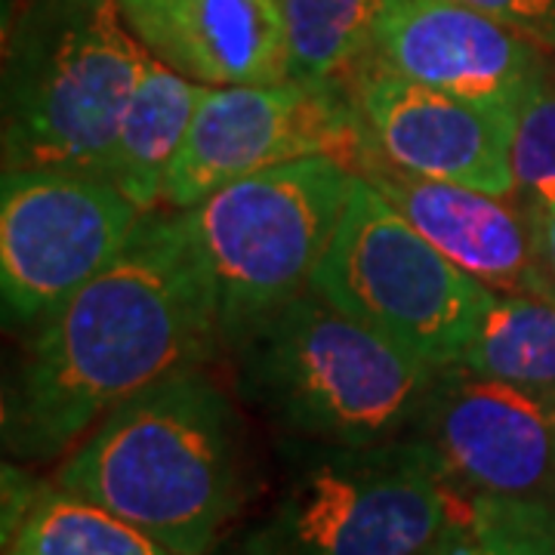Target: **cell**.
I'll list each match as a JSON object with an SVG mask.
<instances>
[{
	"instance_id": "obj_6",
	"label": "cell",
	"mask_w": 555,
	"mask_h": 555,
	"mask_svg": "<svg viewBox=\"0 0 555 555\" xmlns=\"http://www.w3.org/2000/svg\"><path fill=\"white\" fill-rule=\"evenodd\" d=\"M438 456L416 436L312 444L269 525L275 555H429L460 509Z\"/></svg>"
},
{
	"instance_id": "obj_10",
	"label": "cell",
	"mask_w": 555,
	"mask_h": 555,
	"mask_svg": "<svg viewBox=\"0 0 555 555\" xmlns=\"http://www.w3.org/2000/svg\"><path fill=\"white\" fill-rule=\"evenodd\" d=\"M408 436L429 444L463 500L555 506V392L444 364Z\"/></svg>"
},
{
	"instance_id": "obj_16",
	"label": "cell",
	"mask_w": 555,
	"mask_h": 555,
	"mask_svg": "<svg viewBox=\"0 0 555 555\" xmlns=\"http://www.w3.org/2000/svg\"><path fill=\"white\" fill-rule=\"evenodd\" d=\"M456 364L525 389L555 392V299L491 291Z\"/></svg>"
},
{
	"instance_id": "obj_2",
	"label": "cell",
	"mask_w": 555,
	"mask_h": 555,
	"mask_svg": "<svg viewBox=\"0 0 555 555\" xmlns=\"http://www.w3.org/2000/svg\"><path fill=\"white\" fill-rule=\"evenodd\" d=\"M56 485L133 521L179 555H204L244 496L238 408L204 367L179 371L102 416Z\"/></svg>"
},
{
	"instance_id": "obj_17",
	"label": "cell",
	"mask_w": 555,
	"mask_h": 555,
	"mask_svg": "<svg viewBox=\"0 0 555 555\" xmlns=\"http://www.w3.org/2000/svg\"><path fill=\"white\" fill-rule=\"evenodd\" d=\"M287 35L291 80L346 87L371 56L386 0H275Z\"/></svg>"
},
{
	"instance_id": "obj_4",
	"label": "cell",
	"mask_w": 555,
	"mask_h": 555,
	"mask_svg": "<svg viewBox=\"0 0 555 555\" xmlns=\"http://www.w3.org/2000/svg\"><path fill=\"white\" fill-rule=\"evenodd\" d=\"M145 62L118 0H25L3 47V170L102 177Z\"/></svg>"
},
{
	"instance_id": "obj_12",
	"label": "cell",
	"mask_w": 555,
	"mask_h": 555,
	"mask_svg": "<svg viewBox=\"0 0 555 555\" xmlns=\"http://www.w3.org/2000/svg\"><path fill=\"white\" fill-rule=\"evenodd\" d=\"M364 62L451 96L516 112L553 75L543 47L463 0H386Z\"/></svg>"
},
{
	"instance_id": "obj_22",
	"label": "cell",
	"mask_w": 555,
	"mask_h": 555,
	"mask_svg": "<svg viewBox=\"0 0 555 555\" xmlns=\"http://www.w3.org/2000/svg\"><path fill=\"white\" fill-rule=\"evenodd\" d=\"M525 207V214L531 219L534 229V247H537V266L546 294L555 299V195L550 198L518 201Z\"/></svg>"
},
{
	"instance_id": "obj_1",
	"label": "cell",
	"mask_w": 555,
	"mask_h": 555,
	"mask_svg": "<svg viewBox=\"0 0 555 555\" xmlns=\"http://www.w3.org/2000/svg\"><path fill=\"white\" fill-rule=\"evenodd\" d=\"M219 352L189 214L149 210L118 257L35 327L3 386V451L28 463L72 454L120 401Z\"/></svg>"
},
{
	"instance_id": "obj_9",
	"label": "cell",
	"mask_w": 555,
	"mask_h": 555,
	"mask_svg": "<svg viewBox=\"0 0 555 555\" xmlns=\"http://www.w3.org/2000/svg\"><path fill=\"white\" fill-rule=\"evenodd\" d=\"M358 149L349 87H207L167 173L164 207L192 210L222 185L294 158L331 155L349 167Z\"/></svg>"
},
{
	"instance_id": "obj_8",
	"label": "cell",
	"mask_w": 555,
	"mask_h": 555,
	"mask_svg": "<svg viewBox=\"0 0 555 555\" xmlns=\"http://www.w3.org/2000/svg\"><path fill=\"white\" fill-rule=\"evenodd\" d=\"M142 210L100 173L13 167L0 182L7 324H40L118 257Z\"/></svg>"
},
{
	"instance_id": "obj_13",
	"label": "cell",
	"mask_w": 555,
	"mask_h": 555,
	"mask_svg": "<svg viewBox=\"0 0 555 555\" xmlns=\"http://www.w3.org/2000/svg\"><path fill=\"white\" fill-rule=\"evenodd\" d=\"M349 170L367 179L423 238L488 291L550 297L537 266L531 219L516 198L488 195L448 179L416 177L371 152H358Z\"/></svg>"
},
{
	"instance_id": "obj_23",
	"label": "cell",
	"mask_w": 555,
	"mask_h": 555,
	"mask_svg": "<svg viewBox=\"0 0 555 555\" xmlns=\"http://www.w3.org/2000/svg\"><path fill=\"white\" fill-rule=\"evenodd\" d=\"M441 553L444 555H491V550L481 543V537L469 528V521L463 518V513H456L454 525H451V531L444 537V543H441Z\"/></svg>"
},
{
	"instance_id": "obj_24",
	"label": "cell",
	"mask_w": 555,
	"mask_h": 555,
	"mask_svg": "<svg viewBox=\"0 0 555 555\" xmlns=\"http://www.w3.org/2000/svg\"><path fill=\"white\" fill-rule=\"evenodd\" d=\"M441 543H444V540H441ZM441 543H438V550H436V553H429V555H444V553H441Z\"/></svg>"
},
{
	"instance_id": "obj_11",
	"label": "cell",
	"mask_w": 555,
	"mask_h": 555,
	"mask_svg": "<svg viewBox=\"0 0 555 555\" xmlns=\"http://www.w3.org/2000/svg\"><path fill=\"white\" fill-rule=\"evenodd\" d=\"M361 149L411 170L513 198L516 108L463 100L361 62L349 78ZM356 152V155H358Z\"/></svg>"
},
{
	"instance_id": "obj_15",
	"label": "cell",
	"mask_w": 555,
	"mask_h": 555,
	"mask_svg": "<svg viewBox=\"0 0 555 555\" xmlns=\"http://www.w3.org/2000/svg\"><path fill=\"white\" fill-rule=\"evenodd\" d=\"M204 83L182 78L164 62H145L139 75L133 100L124 112L115 149L102 177L130 198L142 214L158 210L164 204L167 173L177 160L185 130L198 112Z\"/></svg>"
},
{
	"instance_id": "obj_7",
	"label": "cell",
	"mask_w": 555,
	"mask_h": 555,
	"mask_svg": "<svg viewBox=\"0 0 555 555\" xmlns=\"http://www.w3.org/2000/svg\"><path fill=\"white\" fill-rule=\"evenodd\" d=\"M309 287L433 367L463 358L491 297L361 177Z\"/></svg>"
},
{
	"instance_id": "obj_3",
	"label": "cell",
	"mask_w": 555,
	"mask_h": 555,
	"mask_svg": "<svg viewBox=\"0 0 555 555\" xmlns=\"http://www.w3.org/2000/svg\"><path fill=\"white\" fill-rule=\"evenodd\" d=\"M244 401L312 444L408 436L438 367L302 291L229 352Z\"/></svg>"
},
{
	"instance_id": "obj_19",
	"label": "cell",
	"mask_w": 555,
	"mask_h": 555,
	"mask_svg": "<svg viewBox=\"0 0 555 555\" xmlns=\"http://www.w3.org/2000/svg\"><path fill=\"white\" fill-rule=\"evenodd\" d=\"M460 513L491 555H555V506L469 496Z\"/></svg>"
},
{
	"instance_id": "obj_18",
	"label": "cell",
	"mask_w": 555,
	"mask_h": 555,
	"mask_svg": "<svg viewBox=\"0 0 555 555\" xmlns=\"http://www.w3.org/2000/svg\"><path fill=\"white\" fill-rule=\"evenodd\" d=\"M3 555H179L87 496L60 485L40 488L20 525L3 537Z\"/></svg>"
},
{
	"instance_id": "obj_14",
	"label": "cell",
	"mask_w": 555,
	"mask_h": 555,
	"mask_svg": "<svg viewBox=\"0 0 555 555\" xmlns=\"http://www.w3.org/2000/svg\"><path fill=\"white\" fill-rule=\"evenodd\" d=\"M152 60L204 87L291 80L275 0H118Z\"/></svg>"
},
{
	"instance_id": "obj_5",
	"label": "cell",
	"mask_w": 555,
	"mask_h": 555,
	"mask_svg": "<svg viewBox=\"0 0 555 555\" xmlns=\"http://www.w3.org/2000/svg\"><path fill=\"white\" fill-rule=\"evenodd\" d=\"M356 173L331 155L266 167L185 210L217 297L222 352L309 291Z\"/></svg>"
},
{
	"instance_id": "obj_20",
	"label": "cell",
	"mask_w": 555,
	"mask_h": 555,
	"mask_svg": "<svg viewBox=\"0 0 555 555\" xmlns=\"http://www.w3.org/2000/svg\"><path fill=\"white\" fill-rule=\"evenodd\" d=\"M513 179L516 201L555 195V75L518 105L513 127Z\"/></svg>"
},
{
	"instance_id": "obj_21",
	"label": "cell",
	"mask_w": 555,
	"mask_h": 555,
	"mask_svg": "<svg viewBox=\"0 0 555 555\" xmlns=\"http://www.w3.org/2000/svg\"><path fill=\"white\" fill-rule=\"evenodd\" d=\"M555 53V0H463Z\"/></svg>"
}]
</instances>
